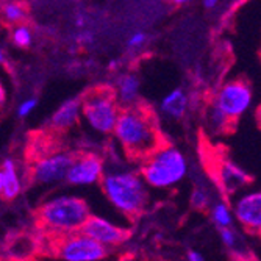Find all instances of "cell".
<instances>
[{
    "label": "cell",
    "mask_w": 261,
    "mask_h": 261,
    "mask_svg": "<svg viewBox=\"0 0 261 261\" xmlns=\"http://www.w3.org/2000/svg\"><path fill=\"white\" fill-rule=\"evenodd\" d=\"M113 135L125 155L135 161H142L164 144L153 113L138 103L121 110Z\"/></svg>",
    "instance_id": "1"
},
{
    "label": "cell",
    "mask_w": 261,
    "mask_h": 261,
    "mask_svg": "<svg viewBox=\"0 0 261 261\" xmlns=\"http://www.w3.org/2000/svg\"><path fill=\"white\" fill-rule=\"evenodd\" d=\"M100 186L107 200L128 218L141 216L150 202L149 186L139 172L130 169L105 171Z\"/></svg>",
    "instance_id": "2"
},
{
    "label": "cell",
    "mask_w": 261,
    "mask_h": 261,
    "mask_svg": "<svg viewBox=\"0 0 261 261\" xmlns=\"http://www.w3.org/2000/svg\"><path fill=\"white\" fill-rule=\"evenodd\" d=\"M91 215L92 213L86 200L74 194L54 196L38 208L39 225L54 236L80 231Z\"/></svg>",
    "instance_id": "3"
},
{
    "label": "cell",
    "mask_w": 261,
    "mask_h": 261,
    "mask_svg": "<svg viewBox=\"0 0 261 261\" xmlns=\"http://www.w3.org/2000/svg\"><path fill=\"white\" fill-rule=\"evenodd\" d=\"M141 163V178L149 188L158 191L177 186L188 175V160L185 153L171 144H161Z\"/></svg>",
    "instance_id": "4"
},
{
    "label": "cell",
    "mask_w": 261,
    "mask_h": 261,
    "mask_svg": "<svg viewBox=\"0 0 261 261\" xmlns=\"http://www.w3.org/2000/svg\"><path fill=\"white\" fill-rule=\"evenodd\" d=\"M119 113L121 105L108 88H94L82 97V119L97 135H111Z\"/></svg>",
    "instance_id": "5"
},
{
    "label": "cell",
    "mask_w": 261,
    "mask_h": 261,
    "mask_svg": "<svg viewBox=\"0 0 261 261\" xmlns=\"http://www.w3.org/2000/svg\"><path fill=\"white\" fill-rule=\"evenodd\" d=\"M52 253L60 261H105L111 249L99 244L83 231L55 236Z\"/></svg>",
    "instance_id": "6"
},
{
    "label": "cell",
    "mask_w": 261,
    "mask_h": 261,
    "mask_svg": "<svg viewBox=\"0 0 261 261\" xmlns=\"http://www.w3.org/2000/svg\"><path fill=\"white\" fill-rule=\"evenodd\" d=\"M253 102V91L250 85L244 80H230L224 83L213 103H215L228 119L236 124V121L243 117Z\"/></svg>",
    "instance_id": "7"
},
{
    "label": "cell",
    "mask_w": 261,
    "mask_h": 261,
    "mask_svg": "<svg viewBox=\"0 0 261 261\" xmlns=\"http://www.w3.org/2000/svg\"><path fill=\"white\" fill-rule=\"evenodd\" d=\"M72 158L74 153L70 152H54L41 156L32 166V181L41 186H52L66 181V175Z\"/></svg>",
    "instance_id": "8"
},
{
    "label": "cell",
    "mask_w": 261,
    "mask_h": 261,
    "mask_svg": "<svg viewBox=\"0 0 261 261\" xmlns=\"http://www.w3.org/2000/svg\"><path fill=\"white\" fill-rule=\"evenodd\" d=\"M105 172V163L100 155L94 152H85L74 155L69 166L66 181L72 186H91L100 183Z\"/></svg>",
    "instance_id": "9"
},
{
    "label": "cell",
    "mask_w": 261,
    "mask_h": 261,
    "mask_svg": "<svg viewBox=\"0 0 261 261\" xmlns=\"http://www.w3.org/2000/svg\"><path fill=\"white\" fill-rule=\"evenodd\" d=\"M80 231H83L85 234L89 236V238H92L94 241H97L99 244H102L111 250L114 247H119L130 238L128 228L116 224L107 218L96 216V215H91L86 219V222L83 224Z\"/></svg>",
    "instance_id": "10"
},
{
    "label": "cell",
    "mask_w": 261,
    "mask_h": 261,
    "mask_svg": "<svg viewBox=\"0 0 261 261\" xmlns=\"http://www.w3.org/2000/svg\"><path fill=\"white\" fill-rule=\"evenodd\" d=\"M231 208L233 219L252 234H259L261 230V193L247 191L236 197Z\"/></svg>",
    "instance_id": "11"
},
{
    "label": "cell",
    "mask_w": 261,
    "mask_h": 261,
    "mask_svg": "<svg viewBox=\"0 0 261 261\" xmlns=\"http://www.w3.org/2000/svg\"><path fill=\"white\" fill-rule=\"evenodd\" d=\"M218 183L222 188V191L230 196L234 194L236 191H240L244 186H247L252 178L250 175L240 168L238 164H234L230 160H221L218 164Z\"/></svg>",
    "instance_id": "12"
},
{
    "label": "cell",
    "mask_w": 261,
    "mask_h": 261,
    "mask_svg": "<svg viewBox=\"0 0 261 261\" xmlns=\"http://www.w3.org/2000/svg\"><path fill=\"white\" fill-rule=\"evenodd\" d=\"M82 119V97H72L63 102L52 114L49 127L54 132H67Z\"/></svg>",
    "instance_id": "13"
},
{
    "label": "cell",
    "mask_w": 261,
    "mask_h": 261,
    "mask_svg": "<svg viewBox=\"0 0 261 261\" xmlns=\"http://www.w3.org/2000/svg\"><path fill=\"white\" fill-rule=\"evenodd\" d=\"M22 193V177L17 163L13 158H5L0 164V199L14 200Z\"/></svg>",
    "instance_id": "14"
},
{
    "label": "cell",
    "mask_w": 261,
    "mask_h": 261,
    "mask_svg": "<svg viewBox=\"0 0 261 261\" xmlns=\"http://www.w3.org/2000/svg\"><path fill=\"white\" fill-rule=\"evenodd\" d=\"M189 105L188 94L181 88H175L163 97L160 103L161 114L169 121H180Z\"/></svg>",
    "instance_id": "15"
},
{
    "label": "cell",
    "mask_w": 261,
    "mask_h": 261,
    "mask_svg": "<svg viewBox=\"0 0 261 261\" xmlns=\"http://www.w3.org/2000/svg\"><path fill=\"white\" fill-rule=\"evenodd\" d=\"M141 91V80L136 74H125L117 80L114 96L117 103L122 107H132L138 103Z\"/></svg>",
    "instance_id": "16"
},
{
    "label": "cell",
    "mask_w": 261,
    "mask_h": 261,
    "mask_svg": "<svg viewBox=\"0 0 261 261\" xmlns=\"http://www.w3.org/2000/svg\"><path fill=\"white\" fill-rule=\"evenodd\" d=\"M210 218L211 222L215 224L218 228L224 227H231L233 224V215H231V208L225 200H216L211 202L210 205Z\"/></svg>",
    "instance_id": "17"
},
{
    "label": "cell",
    "mask_w": 261,
    "mask_h": 261,
    "mask_svg": "<svg viewBox=\"0 0 261 261\" xmlns=\"http://www.w3.org/2000/svg\"><path fill=\"white\" fill-rule=\"evenodd\" d=\"M206 124H208V128L216 135L227 133L230 127L234 125L215 103H211L210 108L206 110Z\"/></svg>",
    "instance_id": "18"
},
{
    "label": "cell",
    "mask_w": 261,
    "mask_h": 261,
    "mask_svg": "<svg viewBox=\"0 0 261 261\" xmlns=\"http://www.w3.org/2000/svg\"><path fill=\"white\" fill-rule=\"evenodd\" d=\"M2 16L8 23H19L25 19L27 10L17 2H7L2 7Z\"/></svg>",
    "instance_id": "19"
},
{
    "label": "cell",
    "mask_w": 261,
    "mask_h": 261,
    "mask_svg": "<svg viewBox=\"0 0 261 261\" xmlns=\"http://www.w3.org/2000/svg\"><path fill=\"white\" fill-rule=\"evenodd\" d=\"M11 39H13L14 45L20 47V49H27V47H30L33 42V35L29 27L17 25V27H14V30L11 33Z\"/></svg>",
    "instance_id": "20"
},
{
    "label": "cell",
    "mask_w": 261,
    "mask_h": 261,
    "mask_svg": "<svg viewBox=\"0 0 261 261\" xmlns=\"http://www.w3.org/2000/svg\"><path fill=\"white\" fill-rule=\"evenodd\" d=\"M191 205H193V208H196V210H199V211H203V210H208L210 208V205H211V196H210V193L206 191L205 188H196L194 191H193V194H191Z\"/></svg>",
    "instance_id": "21"
},
{
    "label": "cell",
    "mask_w": 261,
    "mask_h": 261,
    "mask_svg": "<svg viewBox=\"0 0 261 261\" xmlns=\"http://www.w3.org/2000/svg\"><path fill=\"white\" fill-rule=\"evenodd\" d=\"M219 236H221V241L222 244L234 252L236 249H238V244H240V238H238V234H236V231L231 228V227H224V228H219Z\"/></svg>",
    "instance_id": "22"
},
{
    "label": "cell",
    "mask_w": 261,
    "mask_h": 261,
    "mask_svg": "<svg viewBox=\"0 0 261 261\" xmlns=\"http://www.w3.org/2000/svg\"><path fill=\"white\" fill-rule=\"evenodd\" d=\"M36 107H38V100H36L35 97L23 100V102L19 105V108H17V116H19V117H27V116H30V114L35 111Z\"/></svg>",
    "instance_id": "23"
},
{
    "label": "cell",
    "mask_w": 261,
    "mask_h": 261,
    "mask_svg": "<svg viewBox=\"0 0 261 261\" xmlns=\"http://www.w3.org/2000/svg\"><path fill=\"white\" fill-rule=\"evenodd\" d=\"M146 38H147V36H146L144 32H136V33H133V35L130 36L127 45L132 47V49H138V47H141L142 44L146 42Z\"/></svg>",
    "instance_id": "24"
},
{
    "label": "cell",
    "mask_w": 261,
    "mask_h": 261,
    "mask_svg": "<svg viewBox=\"0 0 261 261\" xmlns=\"http://www.w3.org/2000/svg\"><path fill=\"white\" fill-rule=\"evenodd\" d=\"M77 42H80V44H91V42H94V35L91 32H88V30H83V32H80L77 35Z\"/></svg>",
    "instance_id": "25"
},
{
    "label": "cell",
    "mask_w": 261,
    "mask_h": 261,
    "mask_svg": "<svg viewBox=\"0 0 261 261\" xmlns=\"http://www.w3.org/2000/svg\"><path fill=\"white\" fill-rule=\"evenodd\" d=\"M186 261H206V258L200 252H197L194 249H189L186 252Z\"/></svg>",
    "instance_id": "26"
},
{
    "label": "cell",
    "mask_w": 261,
    "mask_h": 261,
    "mask_svg": "<svg viewBox=\"0 0 261 261\" xmlns=\"http://www.w3.org/2000/svg\"><path fill=\"white\" fill-rule=\"evenodd\" d=\"M5 103H7V88H5L2 79H0V110L4 108Z\"/></svg>",
    "instance_id": "27"
},
{
    "label": "cell",
    "mask_w": 261,
    "mask_h": 261,
    "mask_svg": "<svg viewBox=\"0 0 261 261\" xmlns=\"http://www.w3.org/2000/svg\"><path fill=\"white\" fill-rule=\"evenodd\" d=\"M75 25L80 27V29L86 25V17H85L83 14H79V16L75 17Z\"/></svg>",
    "instance_id": "28"
},
{
    "label": "cell",
    "mask_w": 261,
    "mask_h": 261,
    "mask_svg": "<svg viewBox=\"0 0 261 261\" xmlns=\"http://www.w3.org/2000/svg\"><path fill=\"white\" fill-rule=\"evenodd\" d=\"M219 4V0H203V7L211 10V8H215L216 5Z\"/></svg>",
    "instance_id": "29"
},
{
    "label": "cell",
    "mask_w": 261,
    "mask_h": 261,
    "mask_svg": "<svg viewBox=\"0 0 261 261\" xmlns=\"http://www.w3.org/2000/svg\"><path fill=\"white\" fill-rule=\"evenodd\" d=\"M5 63V54H4V49L0 47V64Z\"/></svg>",
    "instance_id": "30"
},
{
    "label": "cell",
    "mask_w": 261,
    "mask_h": 261,
    "mask_svg": "<svg viewBox=\"0 0 261 261\" xmlns=\"http://www.w3.org/2000/svg\"><path fill=\"white\" fill-rule=\"evenodd\" d=\"M174 4H177V5H183V4H188V2H191V0H172Z\"/></svg>",
    "instance_id": "31"
},
{
    "label": "cell",
    "mask_w": 261,
    "mask_h": 261,
    "mask_svg": "<svg viewBox=\"0 0 261 261\" xmlns=\"http://www.w3.org/2000/svg\"><path fill=\"white\" fill-rule=\"evenodd\" d=\"M16 261H35V259H30V258H20V259H16Z\"/></svg>",
    "instance_id": "32"
},
{
    "label": "cell",
    "mask_w": 261,
    "mask_h": 261,
    "mask_svg": "<svg viewBox=\"0 0 261 261\" xmlns=\"http://www.w3.org/2000/svg\"><path fill=\"white\" fill-rule=\"evenodd\" d=\"M117 64H116V61H111V64H110V69H114Z\"/></svg>",
    "instance_id": "33"
}]
</instances>
